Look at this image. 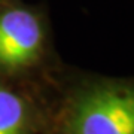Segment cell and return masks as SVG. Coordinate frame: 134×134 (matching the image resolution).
<instances>
[{
    "label": "cell",
    "instance_id": "6da1fadb",
    "mask_svg": "<svg viewBox=\"0 0 134 134\" xmlns=\"http://www.w3.org/2000/svg\"><path fill=\"white\" fill-rule=\"evenodd\" d=\"M75 134H134V88L101 86L76 107Z\"/></svg>",
    "mask_w": 134,
    "mask_h": 134
},
{
    "label": "cell",
    "instance_id": "7a4b0ae2",
    "mask_svg": "<svg viewBox=\"0 0 134 134\" xmlns=\"http://www.w3.org/2000/svg\"><path fill=\"white\" fill-rule=\"evenodd\" d=\"M42 27L27 9H9L0 15V67L15 69L36 60L42 48Z\"/></svg>",
    "mask_w": 134,
    "mask_h": 134
},
{
    "label": "cell",
    "instance_id": "3957f363",
    "mask_svg": "<svg viewBox=\"0 0 134 134\" xmlns=\"http://www.w3.org/2000/svg\"><path fill=\"white\" fill-rule=\"evenodd\" d=\"M25 106L15 92L0 88V134H23Z\"/></svg>",
    "mask_w": 134,
    "mask_h": 134
}]
</instances>
